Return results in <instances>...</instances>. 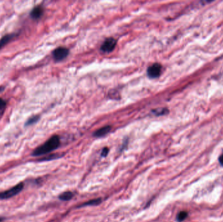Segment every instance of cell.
<instances>
[{"instance_id": "1", "label": "cell", "mask_w": 223, "mask_h": 222, "mask_svg": "<svg viewBox=\"0 0 223 222\" xmlns=\"http://www.w3.org/2000/svg\"><path fill=\"white\" fill-rule=\"evenodd\" d=\"M60 144V140L58 136H53L49 140H48L44 144L39 146L32 152L33 156H39L44 154H49L52 151L58 148Z\"/></svg>"}, {"instance_id": "2", "label": "cell", "mask_w": 223, "mask_h": 222, "mask_svg": "<svg viewBox=\"0 0 223 222\" xmlns=\"http://www.w3.org/2000/svg\"><path fill=\"white\" fill-rule=\"evenodd\" d=\"M24 188V183L20 182L15 186L12 187L9 190H6L5 191H2L0 193V199H7L15 196L17 194H19L20 191Z\"/></svg>"}, {"instance_id": "3", "label": "cell", "mask_w": 223, "mask_h": 222, "mask_svg": "<svg viewBox=\"0 0 223 222\" xmlns=\"http://www.w3.org/2000/svg\"><path fill=\"white\" fill-rule=\"evenodd\" d=\"M69 50L65 47H59L56 48L52 53L54 59L59 61H62L67 56L69 55Z\"/></svg>"}, {"instance_id": "4", "label": "cell", "mask_w": 223, "mask_h": 222, "mask_svg": "<svg viewBox=\"0 0 223 222\" xmlns=\"http://www.w3.org/2000/svg\"><path fill=\"white\" fill-rule=\"evenodd\" d=\"M117 44V41L115 38H108L104 42L103 45L101 46L100 49L103 52H111L114 50L115 47Z\"/></svg>"}, {"instance_id": "5", "label": "cell", "mask_w": 223, "mask_h": 222, "mask_svg": "<svg viewBox=\"0 0 223 222\" xmlns=\"http://www.w3.org/2000/svg\"><path fill=\"white\" fill-rule=\"evenodd\" d=\"M161 70V65L159 63H155L148 68L147 75L151 78H156L160 76Z\"/></svg>"}, {"instance_id": "6", "label": "cell", "mask_w": 223, "mask_h": 222, "mask_svg": "<svg viewBox=\"0 0 223 222\" xmlns=\"http://www.w3.org/2000/svg\"><path fill=\"white\" fill-rule=\"evenodd\" d=\"M44 9L42 6L39 5L33 8L32 11L30 12V16L33 20H38L41 18L43 15Z\"/></svg>"}, {"instance_id": "7", "label": "cell", "mask_w": 223, "mask_h": 222, "mask_svg": "<svg viewBox=\"0 0 223 222\" xmlns=\"http://www.w3.org/2000/svg\"><path fill=\"white\" fill-rule=\"evenodd\" d=\"M111 130V127L110 126H106L101 128L97 130V131H95L93 134V136L97 138H100L104 136L105 135L108 134Z\"/></svg>"}, {"instance_id": "8", "label": "cell", "mask_w": 223, "mask_h": 222, "mask_svg": "<svg viewBox=\"0 0 223 222\" xmlns=\"http://www.w3.org/2000/svg\"><path fill=\"white\" fill-rule=\"evenodd\" d=\"M16 35L15 33H10L3 36L1 39H0V50H1L3 46H5L6 45H7Z\"/></svg>"}, {"instance_id": "9", "label": "cell", "mask_w": 223, "mask_h": 222, "mask_svg": "<svg viewBox=\"0 0 223 222\" xmlns=\"http://www.w3.org/2000/svg\"><path fill=\"white\" fill-rule=\"evenodd\" d=\"M102 202V199L101 198H97V199H94L90 200L87 202H86L82 204L81 205L79 206V207H83L86 206H94V205H98L100 203Z\"/></svg>"}, {"instance_id": "10", "label": "cell", "mask_w": 223, "mask_h": 222, "mask_svg": "<svg viewBox=\"0 0 223 222\" xmlns=\"http://www.w3.org/2000/svg\"><path fill=\"white\" fill-rule=\"evenodd\" d=\"M74 196V194L71 192V191H65V192L62 193V194L59 195V199L61 201H67L71 200Z\"/></svg>"}, {"instance_id": "11", "label": "cell", "mask_w": 223, "mask_h": 222, "mask_svg": "<svg viewBox=\"0 0 223 222\" xmlns=\"http://www.w3.org/2000/svg\"><path fill=\"white\" fill-rule=\"evenodd\" d=\"M168 110L167 108H157L155 110H154L152 111V113L155 115L157 116H160V115H165L167 114H168Z\"/></svg>"}, {"instance_id": "12", "label": "cell", "mask_w": 223, "mask_h": 222, "mask_svg": "<svg viewBox=\"0 0 223 222\" xmlns=\"http://www.w3.org/2000/svg\"><path fill=\"white\" fill-rule=\"evenodd\" d=\"M62 156L59 155V154H50L49 156H46V157H44L41 158L40 160H39V161L40 162H43V161H49V160H55V159H58L59 158H61Z\"/></svg>"}, {"instance_id": "13", "label": "cell", "mask_w": 223, "mask_h": 222, "mask_svg": "<svg viewBox=\"0 0 223 222\" xmlns=\"http://www.w3.org/2000/svg\"><path fill=\"white\" fill-rule=\"evenodd\" d=\"M39 119H40V116H39V115H34V116L32 117L31 118H29L27 121H26V123H25V126L27 127V126L33 124L35 123H37Z\"/></svg>"}, {"instance_id": "14", "label": "cell", "mask_w": 223, "mask_h": 222, "mask_svg": "<svg viewBox=\"0 0 223 222\" xmlns=\"http://www.w3.org/2000/svg\"><path fill=\"white\" fill-rule=\"evenodd\" d=\"M188 216V213L185 211L180 212L177 216V220L179 222H181L183 220H185Z\"/></svg>"}, {"instance_id": "15", "label": "cell", "mask_w": 223, "mask_h": 222, "mask_svg": "<svg viewBox=\"0 0 223 222\" xmlns=\"http://www.w3.org/2000/svg\"><path fill=\"white\" fill-rule=\"evenodd\" d=\"M6 105H7V102L5 100L0 98V111L4 110V109H5L6 107Z\"/></svg>"}, {"instance_id": "16", "label": "cell", "mask_w": 223, "mask_h": 222, "mask_svg": "<svg viewBox=\"0 0 223 222\" xmlns=\"http://www.w3.org/2000/svg\"><path fill=\"white\" fill-rule=\"evenodd\" d=\"M108 152H109L108 148H107V147H104V149H103V151H102V152H101V156H103V157H106V156L108 155Z\"/></svg>"}, {"instance_id": "17", "label": "cell", "mask_w": 223, "mask_h": 222, "mask_svg": "<svg viewBox=\"0 0 223 222\" xmlns=\"http://www.w3.org/2000/svg\"><path fill=\"white\" fill-rule=\"evenodd\" d=\"M218 160H219V162L220 164L222 165L223 166V154L220 156L219 157V159H218Z\"/></svg>"}, {"instance_id": "18", "label": "cell", "mask_w": 223, "mask_h": 222, "mask_svg": "<svg viewBox=\"0 0 223 222\" xmlns=\"http://www.w3.org/2000/svg\"><path fill=\"white\" fill-rule=\"evenodd\" d=\"M4 89H5V88H4V87H0V93H2V91L4 90Z\"/></svg>"}, {"instance_id": "19", "label": "cell", "mask_w": 223, "mask_h": 222, "mask_svg": "<svg viewBox=\"0 0 223 222\" xmlns=\"http://www.w3.org/2000/svg\"><path fill=\"white\" fill-rule=\"evenodd\" d=\"M2 218H0V222L2 221Z\"/></svg>"}]
</instances>
